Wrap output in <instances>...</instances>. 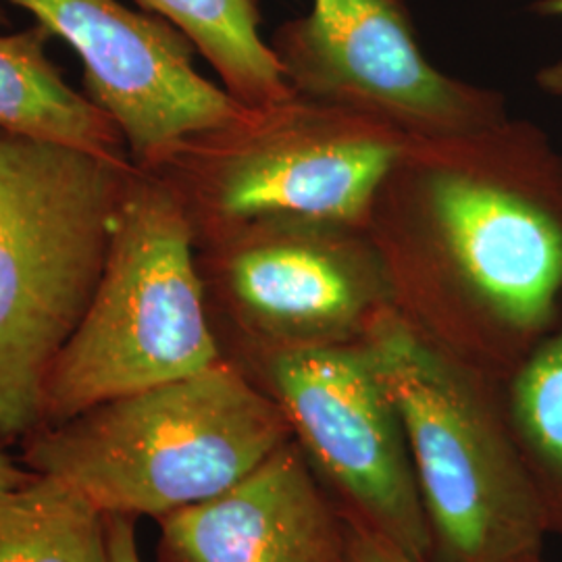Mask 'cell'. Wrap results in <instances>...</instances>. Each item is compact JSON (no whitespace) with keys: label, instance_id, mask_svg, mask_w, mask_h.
<instances>
[{"label":"cell","instance_id":"1","mask_svg":"<svg viewBox=\"0 0 562 562\" xmlns=\"http://www.w3.org/2000/svg\"><path fill=\"white\" fill-rule=\"evenodd\" d=\"M292 438L280 404L222 359L42 427L20 442V462L106 517L159 521L222 494Z\"/></svg>","mask_w":562,"mask_h":562},{"label":"cell","instance_id":"2","mask_svg":"<svg viewBox=\"0 0 562 562\" xmlns=\"http://www.w3.org/2000/svg\"><path fill=\"white\" fill-rule=\"evenodd\" d=\"M132 161L0 127V442L44 425V392L101 283Z\"/></svg>","mask_w":562,"mask_h":562},{"label":"cell","instance_id":"3","mask_svg":"<svg viewBox=\"0 0 562 562\" xmlns=\"http://www.w3.org/2000/svg\"><path fill=\"white\" fill-rule=\"evenodd\" d=\"M362 340L406 431L431 540L427 562L542 561L548 527L506 419L503 380L392 306Z\"/></svg>","mask_w":562,"mask_h":562},{"label":"cell","instance_id":"4","mask_svg":"<svg viewBox=\"0 0 562 562\" xmlns=\"http://www.w3.org/2000/svg\"><path fill=\"white\" fill-rule=\"evenodd\" d=\"M194 246L178 190L132 165L101 283L48 375L42 427L222 361Z\"/></svg>","mask_w":562,"mask_h":562},{"label":"cell","instance_id":"5","mask_svg":"<svg viewBox=\"0 0 562 562\" xmlns=\"http://www.w3.org/2000/svg\"><path fill=\"white\" fill-rule=\"evenodd\" d=\"M223 359L280 404L348 519L427 562L431 540L406 431L367 341L236 350Z\"/></svg>","mask_w":562,"mask_h":562},{"label":"cell","instance_id":"6","mask_svg":"<svg viewBox=\"0 0 562 562\" xmlns=\"http://www.w3.org/2000/svg\"><path fill=\"white\" fill-rule=\"evenodd\" d=\"M431 213L471 299V348L506 380L562 315V171L531 150L519 178L440 173Z\"/></svg>","mask_w":562,"mask_h":562},{"label":"cell","instance_id":"7","mask_svg":"<svg viewBox=\"0 0 562 562\" xmlns=\"http://www.w3.org/2000/svg\"><path fill=\"white\" fill-rule=\"evenodd\" d=\"M30 11L83 63V94L120 127L130 161L157 169L188 142L261 117L194 69V44L117 0H4Z\"/></svg>","mask_w":562,"mask_h":562},{"label":"cell","instance_id":"8","mask_svg":"<svg viewBox=\"0 0 562 562\" xmlns=\"http://www.w3.org/2000/svg\"><path fill=\"white\" fill-rule=\"evenodd\" d=\"M188 142L157 169L178 194L196 240L248 222H350L394 167L396 146L378 138H299L265 127Z\"/></svg>","mask_w":562,"mask_h":562},{"label":"cell","instance_id":"9","mask_svg":"<svg viewBox=\"0 0 562 562\" xmlns=\"http://www.w3.org/2000/svg\"><path fill=\"white\" fill-rule=\"evenodd\" d=\"M204 238L213 246L199 267L204 299L229 322L234 352L359 341L387 306L361 267L329 248L278 236L265 222Z\"/></svg>","mask_w":562,"mask_h":562},{"label":"cell","instance_id":"10","mask_svg":"<svg viewBox=\"0 0 562 562\" xmlns=\"http://www.w3.org/2000/svg\"><path fill=\"white\" fill-rule=\"evenodd\" d=\"M276 46L285 78L317 94L417 127L454 132L469 123V102L425 60L398 0H313Z\"/></svg>","mask_w":562,"mask_h":562},{"label":"cell","instance_id":"11","mask_svg":"<svg viewBox=\"0 0 562 562\" xmlns=\"http://www.w3.org/2000/svg\"><path fill=\"white\" fill-rule=\"evenodd\" d=\"M159 527V562H350V521L294 438Z\"/></svg>","mask_w":562,"mask_h":562},{"label":"cell","instance_id":"12","mask_svg":"<svg viewBox=\"0 0 562 562\" xmlns=\"http://www.w3.org/2000/svg\"><path fill=\"white\" fill-rule=\"evenodd\" d=\"M50 36L41 23L0 36V127L130 161L115 121L63 80Z\"/></svg>","mask_w":562,"mask_h":562},{"label":"cell","instance_id":"13","mask_svg":"<svg viewBox=\"0 0 562 562\" xmlns=\"http://www.w3.org/2000/svg\"><path fill=\"white\" fill-rule=\"evenodd\" d=\"M183 32L222 76L225 90L259 113L290 99L288 78L259 34L257 0H136Z\"/></svg>","mask_w":562,"mask_h":562},{"label":"cell","instance_id":"14","mask_svg":"<svg viewBox=\"0 0 562 562\" xmlns=\"http://www.w3.org/2000/svg\"><path fill=\"white\" fill-rule=\"evenodd\" d=\"M0 562H113L109 517L69 483L34 473L0 490Z\"/></svg>","mask_w":562,"mask_h":562},{"label":"cell","instance_id":"15","mask_svg":"<svg viewBox=\"0 0 562 562\" xmlns=\"http://www.w3.org/2000/svg\"><path fill=\"white\" fill-rule=\"evenodd\" d=\"M503 398L548 533L562 538V315L506 375Z\"/></svg>","mask_w":562,"mask_h":562},{"label":"cell","instance_id":"16","mask_svg":"<svg viewBox=\"0 0 562 562\" xmlns=\"http://www.w3.org/2000/svg\"><path fill=\"white\" fill-rule=\"evenodd\" d=\"M348 521H350V562H422L408 557L396 543L378 536L361 522L352 519Z\"/></svg>","mask_w":562,"mask_h":562},{"label":"cell","instance_id":"17","mask_svg":"<svg viewBox=\"0 0 562 562\" xmlns=\"http://www.w3.org/2000/svg\"><path fill=\"white\" fill-rule=\"evenodd\" d=\"M109 540H111V561L142 562L134 519L109 517Z\"/></svg>","mask_w":562,"mask_h":562},{"label":"cell","instance_id":"18","mask_svg":"<svg viewBox=\"0 0 562 562\" xmlns=\"http://www.w3.org/2000/svg\"><path fill=\"white\" fill-rule=\"evenodd\" d=\"M546 13L562 15V0H548L543 7ZM538 83L552 97L562 99V63H554L538 74Z\"/></svg>","mask_w":562,"mask_h":562},{"label":"cell","instance_id":"19","mask_svg":"<svg viewBox=\"0 0 562 562\" xmlns=\"http://www.w3.org/2000/svg\"><path fill=\"white\" fill-rule=\"evenodd\" d=\"M7 443L0 442V490L4 487H13L20 483L27 482L34 471H30L27 467H23L20 461H15L7 450Z\"/></svg>","mask_w":562,"mask_h":562},{"label":"cell","instance_id":"20","mask_svg":"<svg viewBox=\"0 0 562 562\" xmlns=\"http://www.w3.org/2000/svg\"><path fill=\"white\" fill-rule=\"evenodd\" d=\"M7 21V15H4V11H2V7H0V25Z\"/></svg>","mask_w":562,"mask_h":562},{"label":"cell","instance_id":"21","mask_svg":"<svg viewBox=\"0 0 562 562\" xmlns=\"http://www.w3.org/2000/svg\"><path fill=\"white\" fill-rule=\"evenodd\" d=\"M536 562H542V561H536Z\"/></svg>","mask_w":562,"mask_h":562}]
</instances>
